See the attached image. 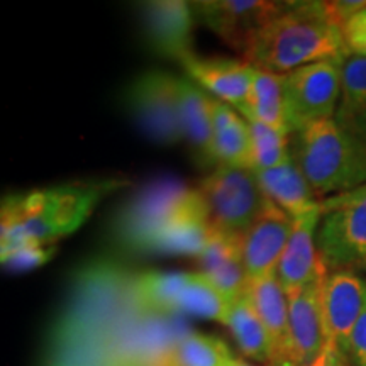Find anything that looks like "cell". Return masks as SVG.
<instances>
[{
    "label": "cell",
    "mask_w": 366,
    "mask_h": 366,
    "mask_svg": "<svg viewBox=\"0 0 366 366\" xmlns=\"http://www.w3.org/2000/svg\"><path fill=\"white\" fill-rule=\"evenodd\" d=\"M229 366H253V365H249V363H246V361H242V360H232L231 361V365Z\"/></svg>",
    "instance_id": "obj_33"
},
{
    "label": "cell",
    "mask_w": 366,
    "mask_h": 366,
    "mask_svg": "<svg viewBox=\"0 0 366 366\" xmlns=\"http://www.w3.org/2000/svg\"><path fill=\"white\" fill-rule=\"evenodd\" d=\"M320 217L322 214H320L319 205L317 210L294 221V229L277 267V277L285 294H292L309 285L326 268L317 251V241H315Z\"/></svg>",
    "instance_id": "obj_16"
},
{
    "label": "cell",
    "mask_w": 366,
    "mask_h": 366,
    "mask_svg": "<svg viewBox=\"0 0 366 366\" xmlns=\"http://www.w3.org/2000/svg\"><path fill=\"white\" fill-rule=\"evenodd\" d=\"M292 229L294 219L272 202L253 226L242 232V262L248 280L277 272Z\"/></svg>",
    "instance_id": "obj_14"
},
{
    "label": "cell",
    "mask_w": 366,
    "mask_h": 366,
    "mask_svg": "<svg viewBox=\"0 0 366 366\" xmlns=\"http://www.w3.org/2000/svg\"><path fill=\"white\" fill-rule=\"evenodd\" d=\"M345 358L347 366H366V305L351 332Z\"/></svg>",
    "instance_id": "obj_29"
},
{
    "label": "cell",
    "mask_w": 366,
    "mask_h": 366,
    "mask_svg": "<svg viewBox=\"0 0 366 366\" xmlns=\"http://www.w3.org/2000/svg\"><path fill=\"white\" fill-rule=\"evenodd\" d=\"M345 34L351 56L366 58V26L347 24L345 27Z\"/></svg>",
    "instance_id": "obj_30"
},
{
    "label": "cell",
    "mask_w": 366,
    "mask_h": 366,
    "mask_svg": "<svg viewBox=\"0 0 366 366\" xmlns=\"http://www.w3.org/2000/svg\"><path fill=\"white\" fill-rule=\"evenodd\" d=\"M244 119H256L274 129L288 132L285 119L283 75L256 68L248 104L241 114ZM290 134V132H288Z\"/></svg>",
    "instance_id": "obj_23"
},
{
    "label": "cell",
    "mask_w": 366,
    "mask_h": 366,
    "mask_svg": "<svg viewBox=\"0 0 366 366\" xmlns=\"http://www.w3.org/2000/svg\"><path fill=\"white\" fill-rule=\"evenodd\" d=\"M177 95L183 143L189 148L197 167L212 172L219 163L214 148V119L209 94L190 79L177 76Z\"/></svg>",
    "instance_id": "obj_15"
},
{
    "label": "cell",
    "mask_w": 366,
    "mask_h": 366,
    "mask_svg": "<svg viewBox=\"0 0 366 366\" xmlns=\"http://www.w3.org/2000/svg\"><path fill=\"white\" fill-rule=\"evenodd\" d=\"M347 24H356V26H366V9L363 12H360L353 21H350Z\"/></svg>",
    "instance_id": "obj_32"
},
{
    "label": "cell",
    "mask_w": 366,
    "mask_h": 366,
    "mask_svg": "<svg viewBox=\"0 0 366 366\" xmlns=\"http://www.w3.org/2000/svg\"><path fill=\"white\" fill-rule=\"evenodd\" d=\"M204 204L199 189L175 178H164L146 187L124 205L114 222V236L131 253H146L149 241L173 219Z\"/></svg>",
    "instance_id": "obj_4"
},
{
    "label": "cell",
    "mask_w": 366,
    "mask_h": 366,
    "mask_svg": "<svg viewBox=\"0 0 366 366\" xmlns=\"http://www.w3.org/2000/svg\"><path fill=\"white\" fill-rule=\"evenodd\" d=\"M310 366H347V363L345 356L341 355V351L334 345H331V342H327L319 358Z\"/></svg>",
    "instance_id": "obj_31"
},
{
    "label": "cell",
    "mask_w": 366,
    "mask_h": 366,
    "mask_svg": "<svg viewBox=\"0 0 366 366\" xmlns=\"http://www.w3.org/2000/svg\"><path fill=\"white\" fill-rule=\"evenodd\" d=\"M241 236L212 226L207 244L199 256L200 272L231 300L244 297L249 282L242 262Z\"/></svg>",
    "instance_id": "obj_17"
},
{
    "label": "cell",
    "mask_w": 366,
    "mask_h": 366,
    "mask_svg": "<svg viewBox=\"0 0 366 366\" xmlns=\"http://www.w3.org/2000/svg\"><path fill=\"white\" fill-rule=\"evenodd\" d=\"M292 158L319 200L356 190L366 183V143L334 119L292 134Z\"/></svg>",
    "instance_id": "obj_3"
},
{
    "label": "cell",
    "mask_w": 366,
    "mask_h": 366,
    "mask_svg": "<svg viewBox=\"0 0 366 366\" xmlns=\"http://www.w3.org/2000/svg\"><path fill=\"white\" fill-rule=\"evenodd\" d=\"M256 175L268 199L294 221L319 209L320 200L294 158L280 167L256 172Z\"/></svg>",
    "instance_id": "obj_19"
},
{
    "label": "cell",
    "mask_w": 366,
    "mask_h": 366,
    "mask_svg": "<svg viewBox=\"0 0 366 366\" xmlns=\"http://www.w3.org/2000/svg\"><path fill=\"white\" fill-rule=\"evenodd\" d=\"M251 132V148H253L254 172L269 170L290 162V134L285 131L274 129L272 126L263 124L256 119H246Z\"/></svg>",
    "instance_id": "obj_27"
},
{
    "label": "cell",
    "mask_w": 366,
    "mask_h": 366,
    "mask_svg": "<svg viewBox=\"0 0 366 366\" xmlns=\"http://www.w3.org/2000/svg\"><path fill=\"white\" fill-rule=\"evenodd\" d=\"M345 29L332 19L326 2H288L264 27L242 59L259 70L290 73L326 59H347Z\"/></svg>",
    "instance_id": "obj_2"
},
{
    "label": "cell",
    "mask_w": 366,
    "mask_h": 366,
    "mask_svg": "<svg viewBox=\"0 0 366 366\" xmlns=\"http://www.w3.org/2000/svg\"><path fill=\"white\" fill-rule=\"evenodd\" d=\"M197 189L204 197L212 226L234 234L248 231L272 204L256 172L248 168L219 164Z\"/></svg>",
    "instance_id": "obj_6"
},
{
    "label": "cell",
    "mask_w": 366,
    "mask_h": 366,
    "mask_svg": "<svg viewBox=\"0 0 366 366\" xmlns=\"http://www.w3.org/2000/svg\"><path fill=\"white\" fill-rule=\"evenodd\" d=\"M124 104L151 141L163 146L183 143L175 75L159 70L141 73L124 90Z\"/></svg>",
    "instance_id": "obj_8"
},
{
    "label": "cell",
    "mask_w": 366,
    "mask_h": 366,
    "mask_svg": "<svg viewBox=\"0 0 366 366\" xmlns=\"http://www.w3.org/2000/svg\"><path fill=\"white\" fill-rule=\"evenodd\" d=\"M56 253L54 244H38V242H26L17 248L0 253L2 264L9 272H29V269L43 267Z\"/></svg>",
    "instance_id": "obj_28"
},
{
    "label": "cell",
    "mask_w": 366,
    "mask_h": 366,
    "mask_svg": "<svg viewBox=\"0 0 366 366\" xmlns=\"http://www.w3.org/2000/svg\"><path fill=\"white\" fill-rule=\"evenodd\" d=\"M227 327L231 329L232 336L239 346V350L248 358L272 363L273 361V345L269 334L258 317L253 305L244 297L237 299L232 304L231 317H229Z\"/></svg>",
    "instance_id": "obj_25"
},
{
    "label": "cell",
    "mask_w": 366,
    "mask_h": 366,
    "mask_svg": "<svg viewBox=\"0 0 366 366\" xmlns=\"http://www.w3.org/2000/svg\"><path fill=\"white\" fill-rule=\"evenodd\" d=\"M346 59L310 63L283 75L285 119L295 134L314 122L334 119L341 100Z\"/></svg>",
    "instance_id": "obj_7"
},
{
    "label": "cell",
    "mask_w": 366,
    "mask_h": 366,
    "mask_svg": "<svg viewBox=\"0 0 366 366\" xmlns=\"http://www.w3.org/2000/svg\"><path fill=\"white\" fill-rule=\"evenodd\" d=\"M192 272H146L132 285L136 304L151 314H177Z\"/></svg>",
    "instance_id": "obj_22"
},
{
    "label": "cell",
    "mask_w": 366,
    "mask_h": 366,
    "mask_svg": "<svg viewBox=\"0 0 366 366\" xmlns=\"http://www.w3.org/2000/svg\"><path fill=\"white\" fill-rule=\"evenodd\" d=\"M246 299L267 327L273 345L272 363H288V297L277 272L251 278Z\"/></svg>",
    "instance_id": "obj_18"
},
{
    "label": "cell",
    "mask_w": 366,
    "mask_h": 366,
    "mask_svg": "<svg viewBox=\"0 0 366 366\" xmlns=\"http://www.w3.org/2000/svg\"><path fill=\"white\" fill-rule=\"evenodd\" d=\"M334 121L366 143V58L363 56L346 59L341 100Z\"/></svg>",
    "instance_id": "obj_21"
},
{
    "label": "cell",
    "mask_w": 366,
    "mask_h": 366,
    "mask_svg": "<svg viewBox=\"0 0 366 366\" xmlns=\"http://www.w3.org/2000/svg\"><path fill=\"white\" fill-rule=\"evenodd\" d=\"M317 251L329 272L366 267V183L320 200Z\"/></svg>",
    "instance_id": "obj_5"
},
{
    "label": "cell",
    "mask_w": 366,
    "mask_h": 366,
    "mask_svg": "<svg viewBox=\"0 0 366 366\" xmlns=\"http://www.w3.org/2000/svg\"><path fill=\"white\" fill-rule=\"evenodd\" d=\"M122 182L63 183L27 194L4 197L0 212V253L26 244H53L75 232L97 204Z\"/></svg>",
    "instance_id": "obj_1"
},
{
    "label": "cell",
    "mask_w": 366,
    "mask_h": 366,
    "mask_svg": "<svg viewBox=\"0 0 366 366\" xmlns=\"http://www.w3.org/2000/svg\"><path fill=\"white\" fill-rule=\"evenodd\" d=\"M143 31L149 48L158 56L180 63L194 53L195 17L189 2L182 0H153L144 2Z\"/></svg>",
    "instance_id": "obj_13"
},
{
    "label": "cell",
    "mask_w": 366,
    "mask_h": 366,
    "mask_svg": "<svg viewBox=\"0 0 366 366\" xmlns=\"http://www.w3.org/2000/svg\"><path fill=\"white\" fill-rule=\"evenodd\" d=\"M268 366H294V365H290V363H283V361H282V363H269Z\"/></svg>",
    "instance_id": "obj_34"
},
{
    "label": "cell",
    "mask_w": 366,
    "mask_h": 366,
    "mask_svg": "<svg viewBox=\"0 0 366 366\" xmlns=\"http://www.w3.org/2000/svg\"><path fill=\"white\" fill-rule=\"evenodd\" d=\"M320 302L327 342L346 356L350 336L366 305V280L353 269L329 272Z\"/></svg>",
    "instance_id": "obj_11"
},
{
    "label": "cell",
    "mask_w": 366,
    "mask_h": 366,
    "mask_svg": "<svg viewBox=\"0 0 366 366\" xmlns=\"http://www.w3.org/2000/svg\"><path fill=\"white\" fill-rule=\"evenodd\" d=\"M365 269H366V267H365Z\"/></svg>",
    "instance_id": "obj_35"
},
{
    "label": "cell",
    "mask_w": 366,
    "mask_h": 366,
    "mask_svg": "<svg viewBox=\"0 0 366 366\" xmlns=\"http://www.w3.org/2000/svg\"><path fill=\"white\" fill-rule=\"evenodd\" d=\"M232 360L226 342L219 337L192 332L172 347L164 366H229Z\"/></svg>",
    "instance_id": "obj_26"
},
{
    "label": "cell",
    "mask_w": 366,
    "mask_h": 366,
    "mask_svg": "<svg viewBox=\"0 0 366 366\" xmlns=\"http://www.w3.org/2000/svg\"><path fill=\"white\" fill-rule=\"evenodd\" d=\"M189 79L210 97L234 107L242 114L248 104L256 66L246 59L200 56L195 51L180 59Z\"/></svg>",
    "instance_id": "obj_12"
},
{
    "label": "cell",
    "mask_w": 366,
    "mask_h": 366,
    "mask_svg": "<svg viewBox=\"0 0 366 366\" xmlns=\"http://www.w3.org/2000/svg\"><path fill=\"white\" fill-rule=\"evenodd\" d=\"M234 302L219 290L202 272H192L190 280L178 300V312L216 320L227 326Z\"/></svg>",
    "instance_id": "obj_24"
},
{
    "label": "cell",
    "mask_w": 366,
    "mask_h": 366,
    "mask_svg": "<svg viewBox=\"0 0 366 366\" xmlns=\"http://www.w3.org/2000/svg\"><path fill=\"white\" fill-rule=\"evenodd\" d=\"M214 119V148L219 164L254 170L248 121L231 105L210 97Z\"/></svg>",
    "instance_id": "obj_20"
},
{
    "label": "cell",
    "mask_w": 366,
    "mask_h": 366,
    "mask_svg": "<svg viewBox=\"0 0 366 366\" xmlns=\"http://www.w3.org/2000/svg\"><path fill=\"white\" fill-rule=\"evenodd\" d=\"M195 22L212 31L222 43L244 56L258 34L288 2L274 0H199L189 2Z\"/></svg>",
    "instance_id": "obj_9"
},
{
    "label": "cell",
    "mask_w": 366,
    "mask_h": 366,
    "mask_svg": "<svg viewBox=\"0 0 366 366\" xmlns=\"http://www.w3.org/2000/svg\"><path fill=\"white\" fill-rule=\"evenodd\" d=\"M329 269L288 297V363L310 366L327 345L322 319V287Z\"/></svg>",
    "instance_id": "obj_10"
}]
</instances>
